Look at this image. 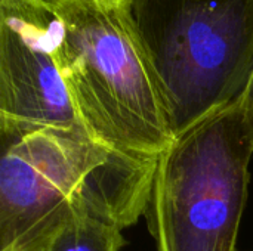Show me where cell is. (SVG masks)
I'll return each mask as SVG.
<instances>
[{
    "label": "cell",
    "mask_w": 253,
    "mask_h": 251,
    "mask_svg": "<svg viewBox=\"0 0 253 251\" xmlns=\"http://www.w3.org/2000/svg\"><path fill=\"white\" fill-rule=\"evenodd\" d=\"M62 31L53 7L0 0V133L84 129L56 59Z\"/></svg>",
    "instance_id": "5"
},
{
    "label": "cell",
    "mask_w": 253,
    "mask_h": 251,
    "mask_svg": "<svg viewBox=\"0 0 253 251\" xmlns=\"http://www.w3.org/2000/svg\"><path fill=\"white\" fill-rule=\"evenodd\" d=\"M237 105L243 115V121H245V126L248 129V133L251 136L253 145V72L251 80H249V84H248L245 93L242 95L240 101L237 102Z\"/></svg>",
    "instance_id": "7"
},
{
    "label": "cell",
    "mask_w": 253,
    "mask_h": 251,
    "mask_svg": "<svg viewBox=\"0 0 253 251\" xmlns=\"http://www.w3.org/2000/svg\"><path fill=\"white\" fill-rule=\"evenodd\" d=\"M252 155L237 104L172 141L157 157L147 207L157 251H237Z\"/></svg>",
    "instance_id": "4"
},
{
    "label": "cell",
    "mask_w": 253,
    "mask_h": 251,
    "mask_svg": "<svg viewBox=\"0 0 253 251\" xmlns=\"http://www.w3.org/2000/svg\"><path fill=\"white\" fill-rule=\"evenodd\" d=\"M123 229L99 217L70 212L47 228L27 251H120Z\"/></svg>",
    "instance_id": "6"
},
{
    "label": "cell",
    "mask_w": 253,
    "mask_h": 251,
    "mask_svg": "<svg viewBox=\"0 0 253 251\" xmlns=\"http://www.w3.org/2000/svg\"><path fill=\"white\" fill-rule=\"evenodd\" d=\"M0 136V251H27L70 212L120 229L147 213L157 158L113 149L84 129Z\"/></svg>",
    "instance_id": "1"
},
{
    "label": "cell",
    "mask_w": 253,
    "mask_h": 251,
    "mask_svg": "<svg viewBox=\"0 0 253 251\" xmlns=\"http://www.w3.org/2000/svg\"><path fill=\"white\" fill-rule=\"evenodd\" d=\"M56 59L84 130L98 142L157 158L173 141L123 0H64Z\"/></svg>",
    "instance_id": "2"
},
{
    "label": "cell",
    "mask_w": 253,
    "mask_h": 251,
    "mask_svg": "<svg viewBox=\"0 0 253 251\" xmlns=\"http://www.w3.org/2000/svg\"><path fill=\"white\" fill-rule=\"evenodd\" d=\"M34 1H39L42 4H46V6H50V7H56L61 1L64 0H34Z\"/></svg>",
    "instance_id": "8"
},
{
    "label": "cell",
    "mask_w": 253,
    "mask_h": 251,
    "mask_svg": "<svg viewBox=\"0 0 253 251\" xmlns=\"http://www.w3.org/2000/svg\"><path fill=\"white\" fill-rule=\"evenodd\" d=\"M169 130L236 105L253 72V0H123Z\"/></svg>",
    "instance_id": "3"
}]
</instances>
